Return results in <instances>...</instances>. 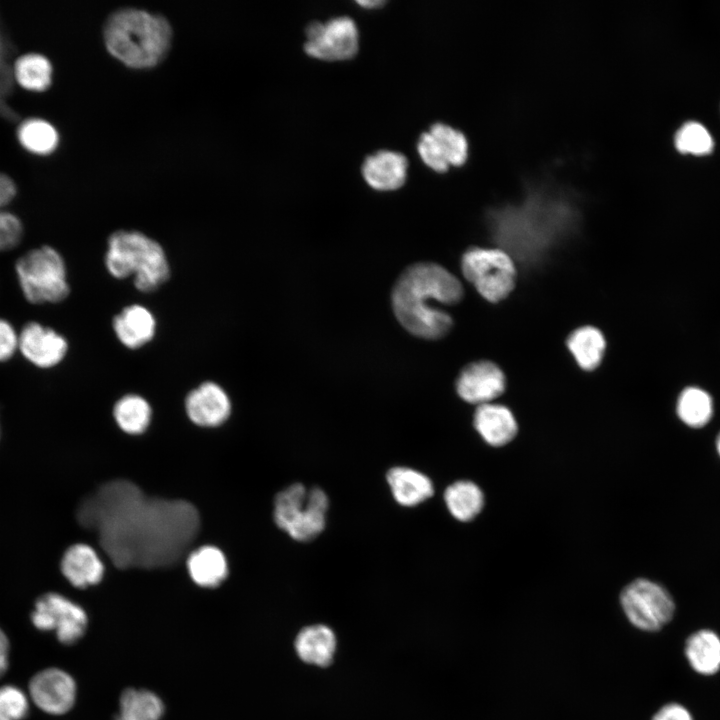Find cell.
Wrapping results in <instances>:
<instances>
[{"instance_id":"6da1fadb","label":"cell","mask_w":720,"mask_h":720,"mask_svg":"<svg viewBox=\"0 0 720 720\" xmlns=\"http://www.w3.org/2000/svg\"><path fill=\"white\" fill-rule=\"evenodd\" d=\"M78 522L95 531L118 568H160L178 562L197 537L200 518L185 500L149 497L127 480L101 485L84 498Z\"/></svg>"},{"instance_id":"7a4b0ae2","label":"cell","mask_w":720,"mask_h":720,"mask_svg":"<svg viewBox=\"0 0 720 720\" xmlns=\"http://www.w3.org/2000/svg\"><path fill=\"white\" fill-rule=\"evenodd\" d=\"M462 296L460 281L448 270L435 263H417L395 283L392 306L397 320L411 334L438 339L448 333L452 318L432 303L454 304Z\"/></svg>"},{"instance_id":"3957f363","label":"cell","mask_w":720,"mask_h":720,"mask_svg":"<svg viewBox=\"0 0 720 720\" xmlns=\"http://www.w3.org/2000/svg\"><path fill=\"white\" fill-rule=\"evenodd\" d=\"M103 39L108 52L126 66L150 68L167 55L172 28L160 14L124 7L106 18Z\"/></svg>"},{"instance_id":"277c9868","label":"cell","mask_w":720,"mask_h":720,"mask_svg":"<svg viewBox=\"0 0 720 720\" xmlns=\"http://www.w3.org/2000/svg\"><path fill=\"white\" fill-rule=\"evenodd\" d=\"M570 208L561 199L534 191L521 205L497 209L490 218L495 235L502 239V244L509 239H513L514 244L520 239L515 246L528 245L541 249L573 223L575 216Z\"/></svg>"},{"instance_id":"5b68a950","label":"cell","mask_w":720,"mask_h":720,"mask_svg":"<svg viewBox=\"0 0 720 720\" xmlns=\"http://www.w3.org/2000/svg\"><path fill=\"white\" fill-rule=\"evenodd\" d=\"M105 263L118 279L134 275V285L151 292L169 278V265L161 245L138 231L119 230L108 239Z\"/></svg>"},{"instance_id":"8992f818","label":"cell","mask_w":720,"mask_h":720,"mask_svg":"<svg viewBox=\"0 0 720 720\" xmlns=\"http://www.w3.org/2000/svg\"><path fill=\"white\" fill-rule=\"evenodd\" d=\"M328 497L318 487L295 483L280 491L274 499L276 525L297 541H309L325 528Z\"/></svg>"},{"instance_id":"52a82bcc","label":"cell","mask_w":720,"mask_h":720,"mask_svg":"<svg viewBox=\"0 0 720 720\" xmlns=\"http://www.w3.org/2000/svg\"><path fill=\"white\" fill-rule=\"evenodd\" d=\"M15 269L22 293L30 303H57L69 294L65 262L50 246L26 252L16 261Z\"/></svg>"},{"instance_id":"ba28073f","label":"cell","mask_w":720,"mask_h":720,"mask_svg":"<svg viewBox=\"0 0 720 720\" xmlns=\"http://www.w3.org/2000/svg\"><path fill=\"white\" fill-rule=\"evenodd\" d=\"M462 272L479 294L499 302L513 290L516 267L512 256L499 248H472L462 257Z\"/></svg>"},{"instance_id":"9c48e42d","label":"cell","mask_w":720,"mask_h":720,"mask_svg":"<svg viewBox=\"0 0 720 720\" xmlns=\"http://www.w3.org/2000/svg\"><path fill=\"white\" fill-rule=\"evenodd\" d=\"M620 603L630 623L648 632L660 630L673 618L675 611L669 592L644 578L634 580L622 590Z\"/></svg>"},{"instance_id":"30bf717a","label":"cell","mask_w":720,"mask_h":720,"mask_svg":"<svg viewBox=\"0 0 720 720\" xmlns=\"http://www.w3.org/2000/svg\"><path fill=\"white\" fill-rule=\"evenodd\" d=\"M305 31L304 50L313 58L324 61L347 60L358 51V28L348 16L334 17L326 22H312Z\"/></svg>"},{"instance_id":"8fae6325","label":"cell","mask_w":720,"mask_h":720,"mask_svg":"<svg viewBox=\"0 0 720 720\" xmlns=\"http://www.w3.org/2000/svg\"><path fill=\"white\" fill-rule=\"evenodd\" d=\"M31 620L41 631H55L57 639L65 645L80 640L88 625L84 609L55 592L45 593L37 599Z\"/></svg>"},{"instance_id":"7c38bea8","label":"cell","mask_w":720,"mask_h":720,"mask_svg":"<svg viewBox=\"0 0 720 720\" xmlns=\"http://www.w3.org/2000/svg\"><path fill=\"white\" fill-rule=\"evenodd\" d=\"M417 150L429 168L442 173L450 166H460L466 161L468 142L461 131L438 122L420 135Z\"/></svg>"},{"instance_id":"4fadbf2b","label":"cell","mask_w":720,"mask_h":720,"mask_svg":"<svg viewBox=\"0 0 720 720\" xmlns=\"http://www.w3.org/2000/svg\"><path fill=\"white\" fill-rule=\"evenodd\" d=\"M35 705L46 713H67L76 699V683L66 671L48 668L38 672L29 683Z\"/></svg>"},{"instance_id":"5bb4252c","label":"cell","mask_w":720,"mask_h":720,"mask_svg":"<svg viewBox=\"0 0 720 720\" xmlns=\"http://www.w3.org/2000/svg\"><path fill=\"white\" fill-rule=\"evenodd\" d=\"M18 350L33 365L51 368L64 359L68 343L52 328L33 321L25 324L18 334Z\"/></svg>"},{"instance_id":"9a60e30c","label":"cell","mask_w":720,"mask_h":720,"mask_svg":"<svg viewBox=\"0 0 720 720\" xmlns=\"http://www.w3.org/2000/svg\"><path fill=\"white\" fill-rule=\"evenodd\" d=\"M503 371L493 362L483 360L467 365L460 373L456 388L459 396L473 404L491 403L505 390Z\"/></svg>"},{"instance_id":"2e32d148","label":"cell","mask_w":720,"mask_h":720,"mask_svg":"<svg viewBox=\"0 0 720 720\" xmlns=\"http://www.w3.org/2000/svg\"><path fill=\"white\" fill-rule=\"evenodd\" d=\"M185 408L194 424L215 427L229 417L231 403L226 392L218 384L205 382L187 395Z\"/></svg>"},{"instance_id":"e0dca14e","label":"cell","mask_w":720,"mask_h":720,"mask_svg":"<svg viewBox=\"0 0 720 720\" xmlns=\"http://www.w3.org/2000/svg\"><path fill=\"white\" fill-rule=\"evenodd\" d=\"M407 170V158L391 150H380L367 156L361 168L366 183L378 191L399 189L406 181Z\"/></svg>"},{"instance_id":"ac0fdd59","label":"cell","mask_w":720,"mask_h":720,"mask_svg":"<svg viewBox=\"0 0 720 720\" xmlns=\"http://www.w3.org/2000/svg\"><path fill=\"white\" fill-rule=\"evenodd\" d=\"M60 568L64 577L77 588L98 584L104 575V565L89 545H71L63 554Z\"/></svg>"},{"instance_id":"d6986e66","label":"cell","mask_w":720,"mask_h":720,"mask_svg":"<svg viewBox=\"0 0 720 720\" xmlns=\"http://www.w3.org/2000/svg\"><path fill=\"white\" fill-rule=\"evenodd\" d=\"M297 656L306 664L326 667L334 659L337 639L334 631L324 624L302 628L294 641Z\"/></svg>"},{"instance_id":"ffe728a7","label":"cell","mask_w":720,"mask_h":720,"mask_svg":"<svg viewBox=\"0 0 720 720\" xmlns=\"http://www.w3.org/2000/svg\"><path fill=\"white\" fill-rule=\"evenodd\" d=\"M474 426L491 446H503L517 434V422L505 406L493 403L479 405L474 414Z\"/></svg>"},{"instance_id":"44dd1931","label":"cell","mask_w":720,"mask_h":720,"mask_svg":"<svg viewBox=\"0 0 720 720\" xmlns=\"http://www.w3.org/2000/svg\"><path fill=\"white\" fill-rule=\"evenodd\" d=\"M113 328L123 345L137 349L153 338L156 323L148 309L134 304L124 308L114 317Z\"/></svg>"},{"instance_id":"7402d4cb","label":"cell","mask_w":720,"mask_h":720,"mask_svg":"<svg viewBox=\"0 0 720 720\" xmlns=\"http://www.w3.org/2000/svg\"><path fill=\"white\" fill-rule=\"evenodd\" d=\"M186 565L193 582L204 588L219 586L228 574L225 555L212 545L201 546L190 552Z\"/></svg>"},{"instance_id":"603a6c76","label":"cell","mask_w":720,"mask_h":720,"mask_svg":"<svg viewBox=\"0 0 720 720\" xmlns=\"http://www.w3.org/2000/svg\"><path fill=\"white\" fill-rule=\"evenodd\" d=\"M387 482L400 505L416 506L433 495V484L423 473L408 467H394L387 473Z\"/></svg>"},{"instance_id":"cb8c5ba5","label":"cell","mask_w":720,"mask_h":720,"mask_svg":"<svg viewBox=\"0 0 720 720\" xmlns=\"http://www.w3.org/2000/svg\"><path fill=\"white\" fill-rule=\"evenodd\" d=\"M684 653L692 669L705 676L720 670V637L709 629L692 633L685 642Z\"/></svg>"},{"instance_id":"d4e9b609","label":"cell","mask_w":720,"mask_h":720,"mask_svg":"<svg viewBox=\"0 0 720 720\" xmlns=\"http://www.w3.org/2000/svg\"><path fill=\"white\" fill-rule=\"evenodd\" d=\"M165 713L162 699L147 689H125L119 699L114 720H161Z\"/></svg>"},{"instance_id":"484cf974","label":"cell","mask_w":720,"mask_h":720,"mask_svg":"<svg viewBox=\"0 0 720 720\" xmlns=\"http://www.w3.org/2000/svg\"><path fill=\"white\" fill-rule=\"evenodd\" d=\"M567 346L578 365L584 370H594L603 358L606 341L601 331L592 326H583L573 331Z\"/></svg>"},{"instance_id":"4316f807","label":"cell","mask_w":720,"mask_h":720,"mask_svg":"<svg viewBox=\"0 0 720 720\" xmlns=\"http://www.w3.org/2000/svg\"><path fill=\"white\" fill-rule=\"evenodd\" d=\"M444 500L449 512L459 521H470L483 508L484 496L481 489L473 482L461 480L448 486Z\"/></svg>"},{"instance_id":"83f0119b","label":"cell","mask_w":720,"mask_h":720,"mask_svg":"<svg viewBox=\"0 0 720 720\" xmlns=\"http://www.w3.org/2000/svg\"><path fill=\"white\" fill-rule=\"evenodd\" d=\"M676 410L679 418L686 425L699 428L710 421L713 414V401L705 390L690 386L680 393Z\"/></svg>"},{"instance_id":"f1b7e54d","label":"cell","mask_w":720,"mask_h":720,"mask_svg":"<svg viewBox=\"0 0 720 720\" xmlns=\"http://www.w3.org/2000/svg\"><path fill=\"white\" fill-rule=\"evenodd\" d=\"M14 76L24 88L33 91L47 89L52 81V66L43 55L29 53L20 56L14 64Z\"/></svg>"},{"instance_id":"f546056e","label":"cell","mask_w":720,"mask_h":720,"mask_svg":"<svg viewBox=\"0 0 720 720\" xmlns=\"http://www.w3.org/2000/svg\"><path fill=\"white\" fill-rule=\"evenodd\" d=\"M113 415L117 425L128 434H140L145 431L151 420L149 403L138 395H126L114 406Z\"/></svg>"},{"instance_id":"4dcf8cb0","label":"cell","mask_w":720,"mask_h":720,"mask_svg":"<svg viewBox=\"0 0 720 720\" xmlns=\"http://www.w3.org/2000/svg\"><path fill=\"white\" fill-rule=\"evenodd\" d=\"M17 137L26 150L41 155L53 152L59 140L55 127L38 118L24 120L18 126Z\"/></svg>"},{"instance_id":"1f68e13d","label":"cell","mask_w":720,"mask_h":720,"mask_svg":"<svg viewBox=\"0 0 720 720\" xmlns=\"http://www.w3.org/2000/svg\"><path fill=\"white\" fill-rule=\"evenodd\" d=\"M674 145L681 154L706 156L713 152L714 140L703 124L687 121L676 131Z\"/></svg>"},{"instance_id":"d6a6232c","label":"cell","mask_w":720,"mask_h":720,"mask_svg":"<svg viewBox=\"0 0 720 720\" xmlns=\"http://www.w3.org/2000/svg\"><path fill=\"white\" fill-rule=\"evenodd\" d=\"M26 695L18 687H0V720H22L28 713Z\"/></svg>"},{"instance_id":"836d02e7","label":"cell","mask_w":720,"mask_h":720,"mask_svg":"<svg viewBox=\"0 0 720 720\" xmlns=\"http://www.w3.org/2000/svg\"><path fill=\"white\" fill-rule=\"evenodd\" d=\"M23 236L20 219L6 211H0V251H7L17 246Z\"/></svg>"},{"instance_id":"e575fe53","label":"cell","mask_w":720,"mask_h":720,"mask_svg":"<svg viewBox=\"0 0 720 720\" xmlns=\"http://www.w3.org/2000/svg\"><path fill=\"white\" fill-rule=\"evenodd\" d=\"M18 350V333L5 319L0 318V362L9 360Z\"/></svg>"},{"instance_id":"d590c367","label":"cell","mask_w":720,"mask_h":720,"mask_svg":"<svg viewBox=\"0 0 720 720\" xmlns=\"http://www.w3.org/2000/svg\"><path fill=\"white\" fill-rule=\"evenodd\" d=\"M2 52V42L0 41V111L6 116H14V113L5 105L6 103L2 99L9 93L12 84L11 71L3 61Z\"/></svg>"},{"instance_id":"8d00e7d4","label":"cell","mask_w":720,"mask_h":720,"mask_svg":"<svg viewBox=\"0 0 720 720\" xmlns=\"http://www.w3.org/2000/svg\"><path fill=\"white\" fill-rule=\"evenodd\" d=\"M651 720H693L689 710L679 703H668L662 706Z\"/></svg>"},{"instance_id":"74e56055","label":"cell","mask_w":720,"mask_h":720,"mask_svg":"<svg viewBox=\"0 0 720 720\" xmlns=\"http://www.w3.org/2000/svg\"><path fill=\"white\" fill-rule=\"evenodd\" d=\"M15 194L14 181L6 174L0 173V208L11 202Z\"/></svg>"},{"instance_id":"f35d334b","label":"cell","mask_w":720,"mask_h":720,"mask_svg":"<svg viewBox=\"0 0 720 720\" xmlns=\"http://www.w3.org/2000/svg\"><path fill=\"white\" fill-rule=\"evenodd\" d=\"M9 641L5 633L0 629V678L8 668Z\"/></svg>"},{"instance_id":"ab89813d","label":"cell","mask_w":720,"mask_h":720,"mask_svg":"<svg viewBox=\"0 0 720 720\" xmlns=\"http://www.w3.org/2000/svg\"><path fill=\"white\" fill-rule=\"evenodd\" d=\"M357 3L365 8H374L378 6L384 5V1L381 0H366V1H357Z\"/></svg>"},{"instance_id":"60d3db41","label":"cell","mask_w":720,"mask_h":720,"mask_svg":"<svg viewBox=\"0 0 720 720\" xmlns=\"http://www.w3.org/2000/svg\"><path fill=\"white\" fill-rule=\"evenodd\" d=\"M716 446H717V450L720 454V433L718 434V437L716 439Z\"/></svg>"}]
</instances>
